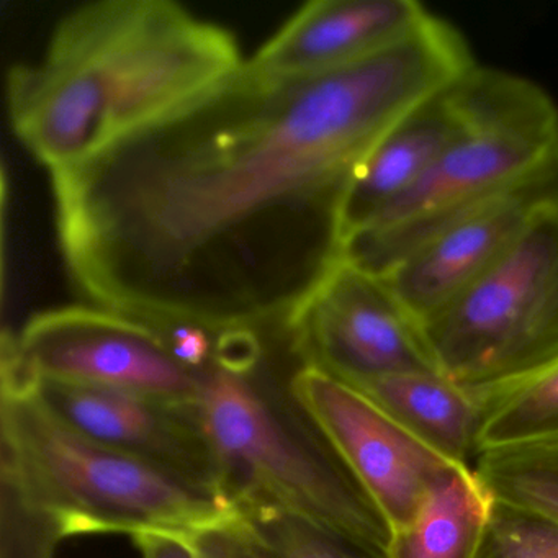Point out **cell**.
<instances>
[{
  "instance_id": "cb8c5ba5",
  "label": "cell",
  "mask_w": 558,
  "mask_h": 558,
  "mask_svg": "<svg viewBox=\"0 0 558 558\" xmlns=\"http://www.w3.org/2000/svg\"><path fill=\"white\" fill-rule=\"evenodd\" d=\"M132 538L142 558H198L191 537L184 535L148 532Z\"/></svg>"
},
{
  "instance_id": "ba28073f",
  "label": "cell",
  "mask_w": 558,
  "mask_h": 558,
  "mask_svg": "<svg viewBox=\"0 0 558 558\" xmlns=\"http://www.w3.org/2000/svg\"><path fill=\"white\" fill-rule=\"evenodd\" d=\"M286 326L305 367L351 387L385 375L437 372L421 323L385 279L345 260Z\"/></svg>"
},
{
  "instance_id": "d6986e66",
  "label": "cell",
  "mask_w": 558,
  "mask_h": 558,
  "mask_svg": "<svg viewBox=\"0 0 558 558\" xmlns=\"http://www.w3.org/2000/svg\"><path fill=\"white\" fill-rule=\"evenodd\" d=\"M478 558H558V524L534 512L493 501Z\"/></svg>"
},
{
  "instance_id": "4fadbf2b",
  "label": "cell",
  "mask_w": 558,
  "mask_h": 558,
  "mask_svg": "<svg viewBox=\"0 0 558 558\" xmlns=\"http://www.w3.org/2000/svg\"><path fill=\"white\" fill-rule=\"evenodd\" d=\"M465 129L456 83L424 100L395 125L349 182L342 204L344 241L416 187Z\"/></svg>"
},
{
  "instance_id": "ac0fdd59",
  "label": "cell",
  "mask_w": 558,
  "mask_h": 558,
  "mask_svg": "<svg viewBox=\"0 0 558 558\" xmlns=\"http://www.w3.org/2000/svg\"><path fill=\"white\" fill-rule=\"evenodd\" d=\"M60 525L0 478V558H54Z\"/></svg>"
},
{
  "instance_id": "9a60e30c",
  "label": "cell",
  "mask_w": 558,
  "mask_h": 558,
  "mask_svg": "<svg viewBox=\"0 0 558 558\" xmlns=\"http://www.w3.org/2000/svg\"><path fill=\"white\" fill-rule=\"evenodd\" d=\"M493 498L472 466L452 465L413 519L391 532L387 558H478Z\"/></svg>"
},
{
  "instance_id": "e0dca14e",
  "label": "cell",
  "mask_w": 558,
  "mask_h": 558,
  "mask_svg": "<svg viewBox=\"0 0 558 558\" xmlns=\"http://www.w3.org/2000/svg\"><path fill=\"white\" fill-rule=\"evenodd\" d=\"M473 472L493 501L558 524V444L486 450L476 457Z\"/></svg>"
},
{
  "instance_id": "277c9868",
  "label": "cell",
  "mask_w": 558,
  "mask_h": 558,
  "mask_svg": "<svg viewBox=\"0 0 558 558\" xmlns=\"http://www.w3.org/2000/svg\"><path fill=\"white\" fill-rule=\"evenodd\" d=\"M0 478L53 518L64 538L201 534L241 511L228 496L117 452L61 423L28 381L2 377Z\"/></svg>"
},
{
  "instance_id": "30bf717a",
  "label": "cell",
  "mask_w": 558,
  "mask_h": 558,
  "mask_svg": "<svg viewBox=\"0 0 558 558\" xmlns=\"http://www.w3.org/2000/svg\"><path fill=\"white\" fill-rule=\"evenodd\" d=\"M32 387L61 423L87 439L225 495L197 407L60 381L37 380Z\"/></svg>"
},
{
  "instance_id": "7a4b0ae2",
  "label": "cell",
  "mask_w": 558,
  "mask_h": 558,
  "mask_svg": "<svg viewBox=\"0 0 558 558\" xmlns=\"http://www.w3.org/2000/svg\"><path fill=\"white\" fill-rule=\"evenodd\" d=\"M238 41L168 0H102L58 24L38 63L12 68L8 104L51 172L171 119L240 73Z\"/></svg>"
},
{
  "instance_id": "5b68a950",
  "label": "cell",
  "mask_w": 558,
  "mask_h": 558,
  "mask_svg": "<svg viewBox=\"0 0 558 558\" xmlns=\"http://www.w3.org/2000/svg\"><path fill=\"white\" fill-rule=\"evenodd\" d=\"M456 94L462 135L416 187L345 241V263L387 276L470 211L557 168L558 107L537 84L475 64Z\"/></svg>"
},
{
  "instance_id": "5bb4252c",
  "label": "cell",
  "mask_w": 558,
  "mask_h": 558,
  "mask_svg": "<svg viewBox=\"0 0 558 558\" xmlns=\"http://www.w3.org/2000/svg\"><path fill=\"white\" fill-rule=\"evenodd\" d=\"M444 459L472 466L478 457L482 403L439 372H404L355 385Z\"/></svg>"
},
{
  "instance_id": "8fae6325",
  "label": "cell",
  "mask_w": 558,
  "mask_h": 558,
  "mask_svg": "<svg viewBox=\"0 0 558 558\" xmlns=\"http://www.w3.org/2000/svg\"><path fill=\"white\" fill-rule=\"evenodd\" d=\"M557 202L558 166L470 211L381 279L417 322H426L485 276Z\"/></svg>"
},
{
  "instance_id": "ffe728a7",
  "label": "cell",
  "mask_w": 558,
  "mask_h": 558,
  "mask_svg": "<svg viewBox=\"0 0 558 558\" xmlns=\"http://www.w3.org/2000/svg\"><path fill=\"white\" fill-rule=\"evenodd\" d=\"M279 558H367L300 519L274 511L241 512Z\"/></svg>"
},
{
  "instance_id": "603a6c76",
  "label": "cell",
  "mask_w": 558,
  "mask_h": 558,
  "mask_svg": "<svg viewBox=\"0 0 558 558\" xmlns=\"http://www.w3.org/2000/svg\"><path fill=\"white\" fill-rule=\"evenodd\" d=\"M208 329L194 325H175L165 329L174 357L195 372H207L214 365L215 342Z\"/></svg>"
},
{
  "instance_id": "8992f818",
  "label": "cell",
  "mask_w": 558,
  "mask_h": 558,
  "mask_svg": "<svg viewBox=\"0 0 558 558\" xmlns=\"http://www.w3.org/2000/svg\"><path fill=\"white\" fill-rule=\"evenodd\" d=\"M421 326L437 372L480 403L558 362V202Z\"/></svg>"
},
{
  "instance_id": "52a82bcc",
  "label": "cell",
  "mask_w": 558,
  "mask_h": 558,
  "mask_svg": "<svg viewBox=\"0 0 558 558\" xmlns=\"http://www.w3.org/2000/svg\"><path fill=\"white\" fill-rule=\"evenodd\" d=\"M27 381L125 391L175 407H197L205 372L172 354L165 329L97 306H66L2 335V367Z\"/></svg>"
},
{
  "instance_id": "9c48e42d",
  "label": "cell",
  "mask_w": 558,
  "mask_h": 558,
  "mask_svg": "<svg viewBox=\"0 0 558 558\" xmlns=\"http://www.w3.org/2000/svg\"><path fill=\"white\" fill-rule=\"evenodd\" d=\"M290 391L359 485L387 519L404 527L452 465L351 385L313 367L290 377Z\"/></svg>"
},
{
  "instance_id": "6da1fadb",
  "label": "cell",
  "mask_w": 558,
  "mask_h": 558,
  "mask_svg": "<svg viewBox=\"0 0 558 558\" xmlns=\"http://www.w3.org/2000/svg\"><path fill=\"white\" fill-rule=\"evenodd\" d=\"M473 66L465 38L433 14L328 73L274 80L244 63L171 119L51 172L74 287L159 329L286 323L344 260L355 169Z\"/></svg>"
},
{
  "instance_id": "44dd1931",
  "label": "cell",
  "mask_w": 558,
  "mask_h": 558,
  "mask_svg": "<svg viewBox=\"0 0 558 558\" xmlns=\"http://www.w3.org/2000/svg\"><path fill=\"white\" fill-rule=\"evenodd\" d=\"M198 558H279L243 514L228 524L192 535Z\"/></svg>"
},
{
  "instance_id": "7c38bea8",
  "label": "cell",
  "mask_w": 558,
  "mask_h": 558,
  "mask_svg": "<svg viewBox=\"0 0 558 558\" xmlns=\"http://www.w3.org/2000/svg\"><path fill=\"white\" fill-rule=\"evenodd\" d=\"M429 15L416 0H316L303 5L246 66L274 80L328 73L391 47Z\"/></svg>"
},
{
  "instance_id": "7402d4cb",
  "label": "cell",
  "mask_w": 558,
  "mask_h": 558,
  "mask_svg": "<svg viewBox=\"0 0 558 558\" xmlns=\"http://www.w3.org/2000/svg\"><path fill=\"white\" fill-rule=\"evenodd\" d=\"M263 345L251 328H230L218 332L214 365L231 372H251L259 367Z\"/></svg>"
},
{
  "instance_id": "2e32d148",
  "label": "cell",
  "mask_w": 558,
  "mask_h": 558,
  "mask_svg": "<svg viewBox=\"0 0 558 558\" xmlns=\"http://www.w3.org/2000/svg\"><path fill=\"white\" fill-rule=\"evenodd\" d=\"M541 444H558V362L482 403L478 456Z\"/></svg>"
},
{
  "instance_id": "3957f363",
  "label": "cell",
  "mask_w": 558,
  "mask_h": 558,
  "mask_svg": "<svg viewBox=\"0 0 558 558\" xmlns=\"http://www.w3.org/2000/svg\"><path fill=\"white\" fill-rule=\"evenodd\" d=\"M259 367L204 375L198 420L210 440L225 495L241 512L300 519L354 547L387 558L391 527L290 391Z\"/></svg>"
}]
</instances>
